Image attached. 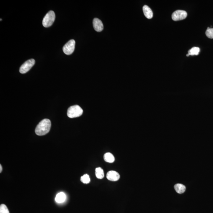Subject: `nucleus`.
Here are the masks:
<instances>
[{"label": "nucleus", "instance_id": "f257e3e1", "mask_svg": "<svg viewBox=\"0 0 213 213\" xmlns=\"http://www.w3.org/2000/svg\"><path fill=\"white\" fill-rule=\"evenodd\" d=\"M51 127V122L49 119L43 120L40 122L36 128L35 133L39 136L45 135L50 131Z\"/></svg>", "mask_w": 213, "mask_h": 213}, {"label": "nucleus", "instance_id": "f03ea898", "mask_svg": "<svg viewBox=\"0 0 213 213\" xmlns=\"http://www.w3.org/2000/svg\"><path fill=\"white\" fill-rule=\"evenodd\" d=\"M83 113V110L79 105H75L68 108L67 115L70 118L78 117L81 116Z\"/></svg>", "mask_w": 213, "mask_h": 213}, {"label": "nucleus", "instance_id": "7ed1b4c3", "mask_svg": "<svg viewBox=\"0 0 213 213\" xmlns=\"http://www.w3.org/2000/svg\"><path fill=\"white\" fill-rule=\"evenodd\" d=\"M55 19V14L53 11H50L44 17L42 24L44 27H49L53 25Z\"/></svg>", "mask_w": 213, "mask_h": 213}, {"label": "nucleus", "instance_id": "20e7f679", "mask_svg": "<svg viewBox=\"0 0 213 213\" xmlns=\"http://www.w3.org/2000/svg\"><path fill=\"white\" fill-rule=\"evenodd\" d=\"M35 61L34 59H31L26 61L21 67L20 72L21 74H25L28 72L35 64Z\"/></svg>", "mask_w": 213, "mask_h": 213}, {"label": "nucleus", "instance_id": "39448f33", "mask_svg": "<svg viewBox=\"0 0 213 213\" xmlns=\"http://www.w3.org/2000/svg\"><path fill=\"white\" fill-rule=\"evenodd\" d=\"M75 41L74 40H70L63 47V51L65 54L70 55L73 53L75 48Z\"/></svg>", "mask_w": 213, "mask_h": 213}, {"label": "nucleus", "instance_id": "423d86ee", "mask_svg": "<svg viewBox=\"0 0 213 213\" xmlns=\"http://www.w3.org/2000/svg\"><path fill=\"white\" fill-rule=\"evenodd\" d=\"M187 16V13L184 10H178L173 12L172 15V18L174 21H178L184 20Z\"/></svg>", "mask_w": 213, "mask_h": 213}, {"label": "nucleus", "instance_id": "0eeeda50", "mask_svg": "<svg viewBox=\"0 0 213 213\" xmlns=\"http://www.w3.org/2000/svg\"><path fill=\"white\" fill-rule=\"evenodd\" d=\"M107 179L111 181H118L120 178L119 173L114 170L108 171L106 175Z\"/></svg>", "mask_w": 213, "mask_h": 213}, {"label": "nucleus", "instance_id": "6e6552de", "mask_svg": "<svg viewBox=\"0 0 213 213\" xmlns=\"http://www.w3.org/2000/svg\"><path fill=\"white\" fill-rule=\"evenodd\" d=\"M94 28L97 32H101L104 29V25L101 21L98 18H94L93 21Z\"/></svg>", "mask_w": 213, "mask_h": 213}, {"label": "nucleus", "instance_id": "1a4fd4ad", "mask_svg": "<svg viewBox=\"0 0 213 213\" xmlns=\"http://www.w3.org/2000/svg\"><path fill=\"white\" fill-rule=\"evenodd\" d=\"M143 11L144 15L147 18L150 19L153 17V13L152 10L147 5H145L143 7Z\"/></svg>", "mask_w": 213, "mask_h": 213}, {"label": "nucleus", "instance_id": "9d476101", "mask_svg": "<svg viewBox=\"0 0 213 213\" xmlns=\"http://www.w3.org/2000/svg\"><path fill=\"white\" fill-rule=\"evenodd\" d=\"M66 199L65 194L63 192H60L58 193L56 196L55 200L57 203H61L65 201Z\"/></svg>", "mask_w": 213, "mask_h": 213}, {"label": "nucleus", "instance_id": "9b49d317", "mask_svg": "<svg viewBox=\"0 0 213 213\" xmlns=\"http://www.w3.org/2000/svg\"><path fill=\"white\" fill-rule=\"evenodd\" d=\"M174 189L178 193L182 194L185 192L186 189L184 185L181 184H177L174 185Z\"/></svg>", "mask_w": 213, "mask_h": 213}, {"label": "nucleus", "instance_id": "f8f14e48", "mask_svg": "<svg viewBox=\"0 0 213 213\" xmlns=\"http://www.w3.org/2000/svg\"><path fill=\"white\" fill-rule=\"evenodd\" d=\"M104 159L106 162L112 163L115 161V158L113 155L109 152L106 153L104 155Z\"/></svg>", "mask_w": 213, "mask_h": 213}, {"label": "nucleus", "instance_id": "ddd939ff", "mask_svg": "<svg viewBox=\"0 0 213 213\" xmlns=\"http://www.w3.org/2000/svg\"><path fill=\"white\" fill-rule=\"evenodd\" d=\"M95 174L98 179H102L104 177V170L101 167L97 168L95 169Z\"/></svg>", "mask_w": 213, "mask_h": 213}, {"label": "nucleus", "instance_id": "4468645a", "mask_svg": "<svg viewBox=\"0 0 213 213\" xmlns=\"http://www.w3.org/2000/svg\"><path fill=\"white\" fill-rule=\"evenodd\" d=\"M200 51V48H199L194 47L188 51V54H189V55H198L199 54Z\"/></svg>", "mask_w": 213, "mask_h": 213}, {"label": "nucleus", "instance_id": "2eb2a0df", "mask_svg": "<svg viewBox=\"0 0 213 213\" xmlns=\"http://www.w3.org/2000/svg\"><path fill=\"white\" fill-rule=\"evenodd\" d=\"M81 181L84 184H87L90 182V177L88 174H85L81 177Z\"/></svg>", "mask_w": 213, "mask_h": 213}, {"label": "nucleus", "instance_id": "dca6fc26", "mask_svg": "<svg viewBox=\"0 0 213 213\" xmlns=\"http://www.w3.org/2000/svg\"><path fill=\"white\" fill-rule=\"evenodd\" d=\"M206 35L207 38L213 39V28L208 27L206 31Z\"/></svg>", "mask_w": 213, "mask_h": 213}, {"label": "nucleus", "instance_id": "f3484780", "mask_svg": "<svg viewBox=\"0 0 213 213\" xmlns=\"http://www.w3.org/2000/svg\"><path fill=\"white\" fill-rule=\"evenodd\" d=\"M0 213H10L6 205L2 204L0 206Z\"/></svg>", "mask_w": 213, "mask_h": 213}, {"label": "nucleus", "instance_id": "a211bd4d", "mask_svg": "<svg viewBox=\"0 0 213 213\" xmlns=\"http://www.w3.org/2000/svg\"><path fill=\"white\" fill-rule=\"evenodd\" d=\"M2 166H1V165H0V173L2 172Z\"/></svg>", "mask_w": 213, "mask_h": 213}, {"label": "nucleus", "instance_id": "6ab92c4d", "mask_svg": "<svg viewBox=\"0 0 213 213\" xmlns=\"http://www.w3.org/2000/svg\"><path fill=\"white\" fill-rule=\"evenodd\" d=\"M189 54H187V55H186L187 57H189Z\"/></svg>", "mask_w": 213, "mask_h": 213}]
</instances>
